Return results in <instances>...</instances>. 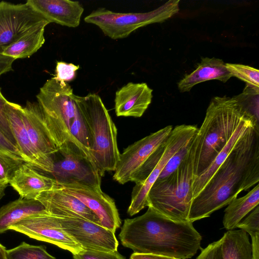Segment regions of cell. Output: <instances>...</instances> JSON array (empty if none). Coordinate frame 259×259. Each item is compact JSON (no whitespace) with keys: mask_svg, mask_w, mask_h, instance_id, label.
I'll return each instance as SVG.
<instances>
[{"mask_svg":"<svg viewBox=\"0 0 259 259\" xmlns=\"http://www.w3.org/2000/svg\"><path fill=\"white\" fill-rule=\"evenodd\" d=\"M259 181V130L250 127L203 189L193 198L188 221L208 217Z\"/></svg>","mask_w":259,"mask_h":259,"instance_id":"6da1fadb","label":"cell"},{"mask_svg":"<svg viewBox=\"0 0 259 259\" xmlns=\"http://www.w3.org/2000/svg\"><path fill=\"white\" fill-rule=\"evenodd\" d=\"M119 238L122 245L135 253L178 259L193 256L202 240L192 222L174 221L150 207L142 215L124 220Z\"/></svg>","mask_w":259,"mask_h":259,"instance_id":"7a4b0ae2","label":"cell"},{"mask_svg":"<svg viewBox=\"0 0 259 259\" xmlns=\"http://www.w3.org/2000/svg\"><path fill=\"white\" fill-rule=\"evenodd\" d=\"M250 118L257 121L238 96L211 99L204 120L191 141L190 154L194 179L209 166L240 124Z\"/></svg>","mask_w":259,"mask_h":259,"instance_id":"3957f363","label":"cell"},{"mask_svg":"<svg viewBox=\"0 0 259 259\" xmlns=\"http://www.w3.org/2000/svg\"><path fill=\"white\" fill-rule=\"evenodd\" d=\"M74 96L68 83L52 77L40 88L36 98L58 148L65 142H71L91 159L85 123Z\"/></svg>","mask_w":259,"mask_h":259,"instance_id":"277c9868","label":"cell"},{"mask_svg":"<svg viewBox=\"0 0 259 259\" xmlns=\"http://www.w3.org/2000/svg\"><path fill=\"white\" fill-rule=\"evenodd\" d=\"M74 99L85 123L90 156L102 177L115 170L119 159L117 128L98 94L75 95Z\"/></svg>","mask_w":259,"mask_h":259,"instance_id":"5b68a950","label":"cell"},{"mask_svg":"<svg viewBox=\"0 0 259 259\" xmlns=\"http://www.w3.org/2000/svg\"><path fill=\"white\" fill-rule=\"evenodd\" d=\"M194 179L189 152L172 174L154 182L147 195V206L174 221H188Z\"/></svg>","mask_w":259,"mask_h":259,"instance_id":"8992f818","label":"cell"},{"mask_svg":"<svg viewBox=\"0 0 259 259\" xmlns=\"http://www.w3.org/2000/svg\"><path fill=\"white\" fill-rule=\"evenodd\" d=\"M180 0H170L158 8L145 13H117L100 8L92 12L84 21L97 26L112 39L124 38L136 30L162 22L179 11Z\"/></svg>","mask_w":259,"mask_h":259,"instance_id":"52a82bcc","label":"cell"},{"mask_svg":"<svg viewBox=\"0 0 259 259\" xmlns=\"http://www.w3.org/2000/svg\"><path fill=\"white\" fill-rule=\"evenodd\" d=\"M50 174L58 185H79L101 189V177L92 159L71 142H65L58 148Z\"/></svg>","mask_w":259,"mask_h":259,"instance_id":"ba28073f","label":"cell"},{"mask_svg":"<svg viewBox=\"0 0 259 259\" xmlns=\"http://www.w3.org/2000/svg\"><path fill=\"white\" fill-rule=\"evenodd\" d=\"M9 230L32 239L53 244L72 254L84 250L63 229L57 217L47 211L28 216L13 225Z\"/></svg>","mask_w":259,"mask_h":259,"instance_id":"9c48e42d","label":"cell"},{"mask_svg":"<svg viewBox=\"0 0 259 259\" xmlns=\"http://www.w3.org/2000/svg\"><path fill=\"white\" fill-rule=\"evenodd\" d=\"M49 23L26 2H0V53L27 32Z\"/></svg>","mask_w":259,"mask_h":259,"instance_id":"30bf717a","label":"cell"},{"mask_svg":"<svg viewBox=\"0 0 259 259\" xmlns=\"http://www.w3.org/2000/svg\"><path fill=\"white\" fill-rule=\"evenodd\" d=\"M198 127L196 125L182 124L172 129L168 136L169 144L161 160L146 180L137 184L132 192V198L127 213L130 216L138 213L147 206V197L151 187L159 177L170 158L181 148L192 140Z\"/></svg>","mask_w":259,"mask_h":259,"instance_id":"8fae6325","label":"cell"},{"mask_svg":"<svg viewBox=\"0 0 259 259\" xmlns=\"http://www.w3.org/2000/svg\"><path fill=\"white\" fill-rule=\"evenodd\" d=\"M172 126L168 125L129 145L120 153L113 179L120 184L131 181L135 172L168 137Z\"/></svg>","mask_w":259,"mask_h":259,"instance_id":"7c38bea8","label":"cell"},{"mask_svg":"<svg viewBox=\"0 0 259 259\" xmlns=\"http://www.w3.org/2000/svg\"><path fill=\"white\" fill-rule=\"evenodd\" d=\"M57 217L63 229L84 249L117 250L115 233L102 225L81 218Z\"/></svg>","mask_w":259,"mask_h":259,"instance_id":"4fadbf2b","label":"cell"},{"mask_svg":"<svg viewBox=\"0 0 259 259\" xmlns=\"http://www.w3.org/2000/svg\"><path fill=\"white\" fill-rule=\"evenodd\" d=\"M73 195L84 204L99 218L101 225L115 233L121 224L114 201L101 189L79 185L54 186Z\"/></svg>","mask_w":259,"mask_h":259,"instance_id":"5bb4252c","label":"cell"},{"mask_svg":"<svg viewBox=\"0 0 259 259\" xmlns=\"http://www.w3.org/2000/svg\"><path fill=\"white\" fill-rule=\"evenodd\" d=\"M21 115L29 139L36 151L53 165L54 156L58 151L45 122L37 102L27 101L21 108Z\"/></svg>","mask_w":259,"mask_h":259,"instance_id":"9a60e30c","label":"cell"},{"mask_svg":"<svg viewBox=\"0 0 259 259\" xmlns=\"http://www.w3.org/2000/svg\"><path fill=\"white\" fill-rule=\"evenodd\" d=\"M49 213L58 217L84 219L101 225L97 215L80 200L61 189L54 187L40 193L36 198Z\"/></svg>","mask_w":259,"mask_h":259,"instance_id":"2e32d148","label":"cell"},{"mask_svg":"<svg viewBox=\"0 0 259 259\" xmlns=\"http://www.w3.org/2000/svg\"><path fill=\"white\" fill-rule=\"evenodd\" d=\"M21 107L18 104L8 101L6 105L7 118L17 148L25 162L36 169L50 174L53 164L42 157L32 144L21 117Z\"/></svg>","mask_w":259,"mask_h":259,"instance_id":"e0dca14e","label":"cell"},{"mask_svg":"<svg viewBox=\"0 0 259 259\" xmlns=\"http://www.w3.org/2000/svg\"><path fill=\"white\" fill-rule=\"evenodd\" d=\"M153 90L147 83L128 82L115 93L117 116L141 117L151 104Z\"/></svg>","mask_w":259,"mask_h":259,"instance_id":"ac0fdd59","label":"cell"},{"mask_svg":"<svg viewBox=\"0 0 259 259\" xmlns=\"http://www.w3.org/2000/svg\"><path fill=\"white\" fill-rule=\"evenodd\" d=\"M50 23L68 27L79 26L84 9L78 1L28 0L26 2Z\"/></svg>","mask_w":259,"mask_h":259,"instance_id":"d6986e66","label":"cell"},{"mask_svg":"<svg viewBox=\"0 0 259 259\" xmlns=\"http://www.w3.org/2000/svg\"><path fill=\"white\" fill-rule=\"evenodd\" d=\"M55 184L51 177L38 172L25 162L15 169L9 180L20 197L27 199H36L40 193L53 189Z\"/></svg>","mask_w":259,"mask_h":259,"instance_id":"ffe728a7","label":"cell"},{"mask_svg":"<svg viewBox=\"0 0 259 259\" xmlns=\"http://www.w3.org/2000/svg\"><path fill=\"white\" fill-rule=\"evenodd\" d=\"M231 77L223 60L214 57H205L201 59L193 71L178 82V87L181 92H189L194 85L200 82L212 79L226 82Z\"/></svg>","mask_w":259,"mask_h":259,"instance_id":"44dd1931","label":"cell"},{"mask_svg":"<svg viewBox=\"0 0 259 259\" xmlns=\"http://www.w3.org/2000/svg\"><path fill=\"white\" fill-rule=\"evenodd\" d=\"M251 126L259 129V122L253 118L243 121L237 128L225 146L209 166L194 179L192 185L193 198L196 197L203 189L217 170L225 160L237 143Z\"/></svg>","mask_w":259,"mask_h":259,"instance_id":"7402d4cb","label":"cell"},{"mask_svg":"<svg viewBox=\"0 0 259 259\" xmlns=\"http://www.w3.org/2000/svg\"><path fill=\"white\" fill-rule=\"evenodd\" d=\"M46 211L41 203L36 199L20 197L9 202L0 208V234L28 216Z\"/></svg>","mask_w":259,"mask_h":259,"instance_id":"603a6c76","label":"cell"},{"mask_svg":"<svg viewBox=\"0 0 259 259\" xmlns=\"http://www.w3.org/2000/svg\"><path fill=\"white\" fill-rule=\"evenodd\" d=\"M259 204V185L255 187L245 195L233 199L225 210L223 224L228 230H233L249 212Z\"/></svg>","mask_w":259,"mask_h":259,"instance_id":"cb8c5ba5","label":"cell"},{"mask_svg":"<svg viewBox=\"0 0 259 259\" xmlns=\"http://www.w3.org/2000/svg\"><path fill=\"white\" fill-rule=\"evenodd\" d=\"M222 259H252L248 234L242 230H231L222 237Z\"/></svg>","mask_w":259,"mask_h":259,"instance_id":"d4e9b609","label":"cell"},{"mask_svg":"<svg viewBox=\"0 0 259 259\" xmlns=\"http://www.w3.org/2000/svg\"><path fill=\"white\" fill-rule=\"evenodd\" d=\"M47 25H41L27 32L3 52L2 54L15 60L29 58L41 48L45 42V30Z\"/></svg>","mask_w":259,"mask_h":259,"instance_id":"484cf974","label":"cell"},{"mask_svg":"<svg viewBox=\"0 0 259 259\" xmlns=\"http://www.w3.org/2000/svg\"><path fill=\"white\" fill-rule=\"evenodd\" d=\"M6 255L7 259H56L47 251L45 246L30 245L25 242L7 250Z\"/></svg>","mask_w":259,"mask_h":259,"instance_id":"4316f807","label":"cell"},{"mask_svg":"<svg viewBox=\"0 0 259 259\" xmlns=\"http://www.w3.org/2000/svg\"><path fill=\"white\" fill-rule=\"evenodd\" d=\"M231 75L243 81L246 87L259 92V71L250 66L240 64L225 63Z\"/></svg>","mask_w":259,"mask_h":259,"instance_id":"83f0119b","label":"cell"},{"mask_svg":"<svg viewBox=\"0 0 259 259\" xmlns=\"http://www.w3.org/2000/svg\"><path fill=\"white\" fill-rule=\"evenodd\" d=\"M192 140L181 148L170 158L157 180L165 178L177 170L189 154Z\"/></svg>","mask_w":259,"mask_h":259,"instance_id":"f1b7e54d","label":"cell"},{"mask_svg":"<svg viewBox=\"0 0 259 259\" xmlns=\"http://www.w3.org/2000/svg\"><path fill=\"white\" fill-rule=\"evenodd\" d=\"M79 68V65L57 61L54 77L56 80L67 82L72 81L76 76V72Z\"/></svg>","mask_w":259,"mask_h":259,"instance_id":"f546056e","label":"cell"},{"mask_svg":"<svg viewBox=\"0 0 259 259\" xmlns=\"http://www.w3.org/2000/svg\"><path fill=\"white\" fill-rule=\"evenodd\" d=\"M74 259H125L117 251H103L84 249L73 254Z\"/></svg>","mask_w":259,"mask_h":259,"instance_id":"4dcf8cb0","label":"cell"},{"mask_svg":"<svg viewBox=\"0 0 259 259\" xmlns=\"http://www.w3.org/2000/svg\"><path fill=\"white\" fill-rule=\"evenodd\" d=\"M0 154L16 161L25 162L17 148L9 141L1 130Z\"/></svg>","mask_w":259,"mask_h":259,"instance_id":"1f68e13d","label":"cell"},{"mask_svg":"<svg viewBox=\"0 0 259 259\" xmlns=\"http://www.w3.org/2000/svg\"><path fill=\"white\" fill-rule=\"evenodd\" d=\"M236 228L248 234L259 232V206H256L245 219L236 226Z\"/></svg>","mask_w":259,"mask_h":259,"instance_id":"d6a6232c","label":"cell"},{"mask_svg":"<svg viewBox=\"0 0 259 259\" xmlns=\"http://www.w3.org/2000/svg\"><path fill=\"white\" fill-rule=\"evenodd\" d=\"M8 100L3 95L0 90V130L16 147V143L12 132L6 111Z\"/></svg>","mask_w":259,"mask_h":259,"instance_id":"836d02e7","label":"cell"},{"mask_svg":"<svg viewBox=\"0 0 259 259\" xmlns=\"http://www.w3.org/2000/svg\"><path fill=\"white\" fill-rule=\"evenodd\" d=\"M222 238L209 244L202 249L200 254L196 259H222L221 252Z\"/></svg>","mask_w":259,"mask_h":259,"instance_id":"e575fe53","label":"cell"},{"mask_svg":"<svg viewBox=\"0 0 259 259\" xmlns=\"http://www.w3.org/2000/svg\"><path fill=\"white\" fill-rule=\"evenodd\" d=\"M15 59L0 53V76L13 70V63Z\"/></svg>","mask_w":259,"mask_h":259,"instance_id":"d590c367","label":"cell"},{"mask_svg":"<svg viewBox=\"0 0 259 259\" xmlns=\"http://www.w3.org/2000/svg\"><path fill=\"white\" fill-rule=\"evenodd\" d=\"M251 238L252 259H259V232L249 234Z\"/></svg>","mask_w":259,"mask_h":259,"instance_id":"8d00e7d4","label":"cell"},{"mask_svg":"<svg viewBox=\"0 0 259 259\" xmlns=\"http://www.w3.org/2000/svg\"><path fill=\"white\" fill-rule=\"evenodd\" d=\"M130 259H178L175 257L152 254L138 253L134 252Z\"/></svg>","mask_w":259,"mask_h":259,"instance_id":"74e56055","label":"cell"},{"mask_svg":"<svg viewBox=\"0 0 259 259\" xmlns=\"http://www.w3.org/2000/svg\"><path fill=\"white\" fill-rule=\"evenodd\" d=\"M8 185L9 183L7 181L0 182V200L5 195V190Z\"/></svg>","mask_w":259,"mask_h":259,"instance_id":"f35d334b","label":"cell"},{"mask_svg":"<svg viewBox=\"0 0 259 259\" xmlns=\"http://www.w3.org/2000/svg\"><path fill=\"white\" fill-rule=\"evenodd\" d=\"M7 249L0 243V259H7L6 255Z\"/></svg>","mask_w":259,"mask_h":259,"instance_id":"ab89813d","label":"cell"},{"mask_svg":"<svg viewBox=\"0 0 259 259\" xmlns=\"http://www.w3.org/2000/svg\"><path fill=\"white\" fill-rule=\"evenodd\" d=\"M1 181H1V180L0 179V182H1Z\"/></svg>","mask_w":259,"mask_h":259,"instance_id":"60d3db41","label":"cell"}]
</instances>
